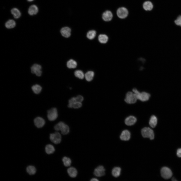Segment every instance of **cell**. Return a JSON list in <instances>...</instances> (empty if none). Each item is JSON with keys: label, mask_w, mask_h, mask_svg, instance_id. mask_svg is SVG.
<instances>
[{"label": "cell", "mask_w": 181, "mask_h": 181, "mask_svg": "<svg viewBox=\"0 0 181 181\" xmlns=\"http://www.w3.org/2000/svg\"><path fill=\"white\" fill-rule=\"evenodd\" d=\"M132 91L136 95L137 99L143 102L148 100L150 96L148 93L145 92H140L136 88H133Z\"/></svg>", "instance_id": "obj_2"}, {"label": "cell", "mask_w": 181, "mask_h": 181, "mask_svg": "<svg viewBox=\"0 0 181 181\" xmlns=\"http://www.w3.org/2000/svg\"><path fill=\"white\" fill-rule=\"evenodd\" d=\"M162 176L164 178L168 179L170 178L172 176V172L168 168L164 167H163L161 170Z\"/></svg>", "instance_id": "obj_8"}, {"label": "cell", "mask_w": 181, "mask_h": 181, "mask_svg": "<svg viewBox=\"0 0 181 181\" xmlns=\"http://www.w3.org/2000/svg\"><path fill=\"white\" fill-rule=\"evenodd\" d=\"M175 24L181 27V15L178 16L176 19L174 21Z\"/></svg>", "instance_id": "obj_32"}, {"label": "cell", "mask_w": 181, "mask_h": 181, "mask_svg": "<svg viewBox=\"0 0 181 181\" xmlns=\"http://www.w3.org/2000/svg\"><path fill=\"white\" fill-rule=\"evenodd\" d=\"M172 181H177V180L175 179L174 177H173L172 178Z\"/></svg>", "instance_id": "obj_38"}, {"label": "cell", "mask_w": 181, "mask_h": 181, "mask_svg": "<svg viewBox=\"0 0 181 181\" xmlns=\"http://www.w3.org/2000/svg\"><path fill=\"white\" fill-rule=\"evenodd\" d=\"M141 134L144 138H148L151 140H152L154 138L153 131L149 127H145L143 128L141 130Z\"/></svg>", "instance_id": "obj_3"}, {"label": "cell", "mask_w": 181, "mask_h": 181, "mask_svg": "<svg viewBox=\"0 0 181 181\" xmlns=\"http://www.w3.org/2000/svg\"><path fill=\"white\" fill-rule=\"evenodd\" d=\"M130 137V133L127 130H123L120 136V139L122 140L127 141L129 140Z\"/></svg>", "instance_id": "obj_13"}, {"label": "cell", "mask_w": 181, "mask_h": 181, "mask_svg": "<svg viewBox=\"0 0 181 181\" xmlns=\"http://www.w3.org/2000/svg\"><path fill=\"white\" fill-rule=\"evenodd\" d=\"M67 172L69 176L72 178L75 177L77 174V170L73 167H71L68 168L67 170Z\"/></svg>", "instance_id": "obj_17"}, {"label": "cell", "mask_w": 181, "mask_h": 181, "mask_svg": "<svg viewBox=\"0 0 181 181\" xmlns=\"http://www.w3.org/2000/svg\"><path fill=\"white\" fill-rule=\"evenodd\" d=\"M71 32L70 29L67 27L62 28L60 30V32L62 36L66 38L70 36Z\"/></svg>", "instance_id": "obj_14"}, {"label": "cell", "mask_w": 181, "mask_h": 181, "mask_svg": "<svg viewBox=\"0 0 181 181\" xmlns=\"http://www.w3.org/2000/svg\"><path fill=\"white\" fill-rule=\"evenodd\" d=\"M102 17L104 20L108 21H110L112 19L113 17V15L111 11H106L103 13Z\"/></svg>", "instance_id": "obj_15"}, {"label": "cell", "mask_w": 181, "mask_h": 181, "mask_svg": "<svg viewBox=\"0 0 181 181\" xmlns=\"http://www.w3.org/2000/svg\"><path fill=\"white\" fill-rule=\"evenodd\" d=\"M94 73L92 71H89L86 73L85 77L86 80L88 81L92 80L94 76Z\"/></svg>", "instance_id": "obj_23"}, {"label": "cell", "mask_w": 181, "mask_h": 181, "mask_svg": "<svg viewBox=\"0 0 181 181\" xmlns=\"http://www.w3.org/2000/svg\"><path fill=\"white\" fill-rule=\"evenodd\" d=\"M26 171L29 175H33L36 173V169L34 166L32 165H29L26 167Z\"/></svg>", "instance_id": "obj_18"}, {"label": "cell", "mask_w": 181, "mask_h": 181, "mask_svg": "<svg viewBox=\"0 0 181 181\" xmlns=\"http://www.w3.org/2000/svg\"><path fill=\"white\" fill-rule=\"evenodd\" d=\"M105 169L102 166L100 165L98 166L95 169L94 172V174L97 177H101L105 174Z\"/></svg>", "instance_id": "obj_10"}, {"label": "cell", "mask_w": 181, "mask_h": 181, "mask_svg": "<svg viewBox=\"0 0 181 181\" xmlns=\"http://www.w3.org/2000/svg\"><path fill=\"white\" fill-rule=\"evenodd\" d=\"M143 8L146 11H150L153 8V5L152 3L150 1L145 2L143 4Z\"/></svg>", "instance_id": "obj_20"}, {"label": "cell", "mask_w": 181, "mask_h": 181, "mask_svg": "<svg viewBox=\"0 0 181 181\" xmlns=\"http://www.w3.org/2000/svg\"><path fill=\"white\" fill-rule=\"evenodd\" d=\"M177 155L179 157H181V148L177 149Z\"/></svg>", "instance_id": "obj_36"}, {"label": "cell", "mask_w": 181, "mask_h": 181, "mask_svg": "<svg viewBox=\"0 0 181 181\" xmlns=\"http://www.w3.org/2000/svg\"><path fill=\"white\" fill-rule=\"evenodd\" d=\"M38 9L35 5H32L30 6L28 10V13L31 15L36 14L38 12Z\"/></svg>", "instance_id": "obj_19"}, {"label": "cell", "mask_w": 181, "mask_h": 181, "mask_svg": "<svg viewBox=\"0 0 181 181\" xmlns=\"http://www.w3.org/2000/svg\"><path fill=\"white\" fill-rule=\"evenodd\" d=\"M49 138L52 143L55 144H58L61 141V136L59 132H56L50 134Z\"/></svg>", "instance_id": "obj_5"}, {"label": "cell", "mask_w": 181, "mask_h": 181, "mask_svg": "<svg viewBox=\"0 0 181 181\" xmlns=\"http://www.w3.org/2000/svg\"><path fill=\"white\" fill-rule=\"evenodd\" d=\"M67 66L69 68H75L77 65L76 62L73 59H70L67 63Z\"/></svg>", "instance_id": "obj_27"}, {"label": "cell", "mask_w": 181, "mask_h": 181, "mask_svg": "<svg viewBox=\"0 0 181 181\" xmlns=\"http://www.w3.org/2000/svg\"><path fill=\"white\" fill-rule=\"evenodd\" d=\"M137 100L135 94L133 92H129L126 96L125 101L129 104H132L135 103Z\"/></svg>", "instance_id": "obj_4"}, {"label": "cell", "mask_w": 181, "mask_h": 181, "mask_svg": "<svg viewBox=\"0 0 181 181\" xmlns=\"http://www.w3.org/2000/svg\"><path fill=\"white\" fill-rule=\"evenodd\" d=\"M157 123V119L156 116L154 115L152 116L150 119L149 121V124L150 126L153 128H154L156 126Z\"/></svg>", "instance_id": "obj_21"}, {"label": "cell", "mask_w": 181, "mask_h": 181, "mask_svg": "<svg viewBox=\"0 0 181 181\" xmlns=\"http://www.w3.org/2000/svg\"><path fill=\"white\" fill-rule=\"evenodd\" d=\"M117 13L118 17L120 18L123 19L126 17L128 14L127 9L123 7L120 8L117 11Z\"/></svg>", "instance_id": "obj_9"}, {"label": "cell", "mask_w": 181, "mask_h": 181, "mask_svg": "<svg viewBox=\"0 0 181 181\" xmlns=\"http://www.w3.org/2000/svg\"><path fill=\"white\" fill-rule=\"evenodd\" d=\"M31 88L34 93L36 94L39 93L42 89L41 87L37 84L33 85L32 87Z\"/></svg>", "instance_id": "obj_28"}, {"label": "cell", "mask_w": 181, "mask_h": 181, "mask_svg": "<svg viewBox=\"0 0 181 181\" xmlns=\"http://www.w3.org/2000/svg\"><path fill=\"white\" fill-rule=\"evenodd\" d=\"M137 119L134 116H130L127 117L125 120V124L128 126L134 125L136 122Z\"/></svg>", "instance_id": "obj_12"}, {"label": "cell", "mask_w": 181, "mask_h": 181, "mask_svg": "<svg viewBox=\"0 0 181 181\" xmlns=\"http://www.w3.org/2000/svg\"><path fill=\"white\" fill-rule=\"evenodd\" d=\"M34 123L35 126L38 128L43 127L45 124L44 120L42 118L37 117L34 120Z\"/></svg>", "instance_id": "obj_11"}, {"label": "cell", "mask_w": 181, "mask_h": 181, "mask_svg": "<svg viewBox=\"0 0 181 181\" xmlns=\"http://www.w3.org/2000/svg\"><path fill=\"white\" fill-rule=\"evenodd\" d=\"M90 180L91 181H98L99 180L96 178H93L91 179Z\"/></svg>", "instance_id": "obj_37"}, {"label": "cell", "mask_w": 181, "mask_h": 181, "mask_svg": "<svg viewBox=\"0 0 181 181\" xmlns=\"http://www.w3.org/2000/svg\"><path fill=\"white\" fill-rule=\"evenodd\" d=\"M82 106V104L81 102L76 101L73 104L72 108L75 109H77L80 108Z\"/></svg>", "instance_id": "obj_34"}, {"label": "cell", "mask_w": 181, "mask_h": 181, "mask_svg": "<svg viewBox=\"0 0 181 181\" xmlns=\"http://www.w3.org/2000/svg\"><path fill=\"white\" fill-rule=\"evenodd\" d=\"M76 102L75 97H73L71 98L69 101V104L68 106L69 108H72L73 104Z\"/></svg>", "instance_id": "obj_33"}, {"label": "cell", "mask_w": 181, "mask_h": 181, "mask_svg": "<svg viewBox=\"0 0 181 181\" xmlns=\"http://www.w3.org/2000/svg\"><path fill=\"white\" fill-rule=\"evenodd\" d=\"M96 35V32L94 30L89 31L87 33V37L89 39L92 40L94 39Z\"/></svg>", "instance_id": "obj_29"}, {"label": "cell", "mask_w": 181, "mask_h": 181, "mask_svg": "<svg viewBox=\"0 0 181 181\" xmlns=\"http://www.w3.org/2000/svg\"><path fill=\"white\" fill-rule=\"evenodd\" d=\"M74 75L76 77L81 79H83L84 76L83 72L79 70H76L74 72Z\"/></svg>", "instance_id": "obj_31"}, {"label": "cell", "mask_w": 181, "mask_h": 181, "mask_svg": "<svg viewBox=\"0 0 181 181\" xmlns=\"http://www.w3.org/2000/svg\"><path fill=\"white\" fill-rule=\"evenodd\" d=\"M47 117L48 119L50 121H53L55 120L58 116L57 109L55 108H53L47 111Z\"/></svg>", "instance_id": "obj_7"}, {"label": "cell", "mask_w": 181, "mask_h": 181, "mask_svg": "<svg viewBox=\"0 0 181 181\" xmlns=\"http://www.w3.org/2000/svg\"><path fill=\"white\" fill-rule=\"evenodd\" d=\"M99 41L101 43H107L108 40V36L104 34H101L98 36Z\"/></svg>", "instance_id": "obj_22"}, {"label": "cell", "mask_w": 181, "mask_h": 181, "mask_svg": "<svg viewBox=\"0 0 181 181\" xmlns=\"http://www.w3.org/2000/svg\"><path fill=\"white\" fill-rule=\"evenodd\" d=\"M11 12L15 18H18L21 16V13L20 11L17 8H14L12 9L11 10Z\"/></svg>", "instance_id": "obj_25"}, {"label": "cell", "mask_w": 181, "mask_h": 181, "mask_svg": "<svg viewBox=\"0 0 181 181\" xmlns=\"http://www.w3.org/2000/svg\"><path fill=\"white\" fill-rule=\"evenodd\" d=\"M62 161L64 165L66 167L70 166L71 163V159L66 157H64L63 158Z\"/></svg>", "instance_id": "obj_30"}, {"label": "cell", "mask_w": 181, "mask_h": 181, "mask_svg": "<svg viewBox=\"0 0 181 181\" xmlns=\"http://www.w3.org/2000/svg\"><path fill=\"white\" fill-rule=\"evenodd\" d=\"M42 69L40 65L34 64L30 67L31 72V73L35 74L37 76H40L42 73Z\"/></svg>", "instance_id": "obj_6"}, {"label": "cell", "mask_w": 181, "mask_h": 181, "mask_svg": "<svg viewBox=\"0 0 181 181\" xmlns=\"http://www.w3.org/2000/svg\"><path fill=\"white\" fill-rule=\"evenodd\" d=\"M16 25L15 22L13 20H10L5 23V26L8 29H11L14 28Z\"/></svg>", "instance_id": "obj_24"}, {"label": "cell", "mask_w": 181, "mask_h": 181, "mask_svg": "<svg viewBox=\"0 0 181 181\" xmlns=\"http://www.w3.org/2000/svg\"><path fill=\"white\" fill-rule=\"evenodd\" d=\"M28 2H32L34 0H27Z\"/></svg>", "instance_id": "obj_39"}, {"label": "cell", "mask_w": 181, "mask_h": 181, "mask_svg": "<svg viewBox=\"0 0 181 181\" xmlns=\"http://www.w3.org/2000/svg\"><path fill=\"white\" fill-rule=\"evenodd\" d=\"M75 98L76 101L77 102H81L83 100V97L80 95H79L77 96Z\"/></svg>", "instance_id": "obj_35"}, {"label": "cell", "mask_w": 181, "mask_h": 181, "mask_svg": "<svg viewBox=\"0 0 181 181\" xmlns=\"http://www.w3.org/2000/svg\"><path fill=\"white\" fill-rule=\"evenodd\" d=\"M121 171V169L120 168L118 167H114L112 170V174L114 177H118L120 175Z\"/></svg>", "instance_id": "obj_26"}, {"label": "cell", "mask_w": 181, "mask_h": 181, "mask_svg": "<svg viewBox=\"0 0 181 181\" xmlns=\"http://www.w3.org/2000/svg\"><path fill=\"white\" fill-rule=\"evenodd\" d=\"M54 129L56 131L60 130L61 133L63 135L68 134L69 131L68 126L63 122H60L54 126Z\"/></svg>", "instance_id": "obj_1"}, {"label": "cell", "mask_w": 181, "mask_h": 181, "mask_svg": "<svg viewBox=\"0 0 181 181\" xmlns=\"http://www.w3.org/2000/svg\"><path fill=\"white\" fill-rule=\"evenodd\" d=\"M55 151L54 147L51 144H48L45 147V152L48 154H51L53 153Z\"/></svg>", "instance_id": "obj_16"}]
</instances>
